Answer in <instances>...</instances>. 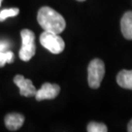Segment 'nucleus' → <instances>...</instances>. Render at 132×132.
<instances>
[{"instance_id": "nucleus-1", "label": "nucleus", "mask_w": 132, "mask_h": 132, "mask_svg": "<svg viewBox=\"0 0 132 132\" xmlns=\"http://www.w3.org/2000/svg\"><path fill=\"white\" fill-rule=\"evenodd\" d=\"M37 21L44 31L60 34L65 29L64 18L56 10L48 6L41 7L37 15Z\"/></svg>"}, {"instance_id": "nucleus-2", "label": "nucleus", "mask_w": 132, "mask_h": 132, "mask_svg": "<svg viewBox=\"0 0 132 132\" xmlns=\"http://www.w3.org/2000/svg\"><path fill=\"white\" fill-rule=\"evenodd\" d=\"M105 64L101 59H94L88 67V82L91 88L97 89L100 87L105 76Z\"/></svg>"}, {"instance_id": "nucleus-3", "label": "nucleus", "mask_w": 132, "mask_h": 132, "mask_svg": "<svg viewBox=\"0 0 132 132\" xmlns=\"http://www.w3.org/2000/svg\"><path fill=\"white\" fill-rule=\"evenodd\" d=\"M22 37V48L20 49L19 57L24 62H28L35 55V36L29 29L21 31Z\"/></svg>"}, {"instance_id": "nucleus-4", "label": "nucleus", "mask_w": 132, "mask_h": 132, "mask_svg": "<svg viewBox=\"0 0 132 132\" xmlns=\"http://www.w3.org/2000/svg\"><path fill=\"white\" fill-rule=\"evenodd\" d=\"M39 42L42 46L53 54H59L64 50V41L59 34L44 31L39 36Z\"/></svg>"}, {"instance_id": "nucleus-5", "label": "nucleus", "mask_w": 132, "mask_h": 132, "mask_svg": "<svg viewBox=\"0 0 132 132\" xmlns=\"http://www.w3.org/2000/svg\"><path fill=\"white\" fill-rule=\"evenodd\" d=\"M60 87L57 84H52L49 82L44 83L39 90L36 91L35 99L38 101L44 100H52L59 95Z\"/></svg>"}, {"instance_id": "nucleus-6", "label": "nucleus", "mask_w": 132, "mask_h": 132, "mask_svg": "<svg viewBox=\"0 0 132 132\" xmlns=\"http://www.w3.org/2000/svg\"><path fill=\"white\" fill-rule=\"evenodd\" d=\"M14 82L20 89L21 95L25 97H33L36 94V88L32 81L24 78L23 76L16 75L14 78Z\"/></svg>"}, {"instance_id": "nucleus-7", "label": "nucleus", "mask_w": 132, "mask_h": 132, "mask_svg": "<svg viewBox=\"0 0 132 132\" xmlns=\"http://www.w3.org/2000/svg\"><path fill=\"white\" fill-rule=\"evenodd\" d=\"M24 123V116L20 113H10L5 116L4 123L9 130H17Z\"/></svg>"}, {"instance_id": "nucleus-8", "label": "nucleus", "mask_w": 132, "mask_h": 132, "mask_svg": "<svg viewBox=\"0 0 132 132\" xmlns=\"http://www.w3.org/2000/svg\"><path fill=\"white\" fill-rule=\"evenodd\" d=\"M121 32L127 39H132V11L125 12L120 22Z\"/></svg>"}, {"instance_id": "nucleus-9", "label": "nucleus", "mask_w": 132, "mask_h": 132, "mask_svg": "<svg viewBox=\"0 0 132 132\" xmlns=\"http://www.w3.org/2000/svg\"><path fill=\"white\" fill-rule=\"evenodd\" d=\"M117 83L121 88L132 90V70H123L117 75Z\"/></svg>"}, {"instance_id": "nucleus-10", "label": "nucleus", "mask_w": 132, "mask_h": 132, "mask_svg": "<svg viewBox=\"0 0 132 132\" xmlns=\"http://www.w3.org/2000/svg\"><path fill=\"white\" fill-rule=\"evenodd\" d=\"M14 53L10 51L0 52V67H4L5 64H11L14 61Z\"/></svg>"}, {"instance_id": "nucleus-11", "label": "nucleus", "mask_w": 132, "mask_h": 132, "mask_svg": "<svg viewBox=\"0 0 132 132\" xmlns=\"http://www.w3.org/2000/svg\"><path fill=\"white\" fill-rule=\"evenodd\" d=\"M19 14V9L18 8H10V9H5L0 11V22H4L9 17L15 16Z\"/></svg>"}, {"instance_id": "nucleus-12", "label": "nucleus", "mask_w": 132, "mask_h": 132, "mask_svg": "<svg viewBox=\"0 0 132 132\" xmlns=\"http://www.w3.org/2000/svg\"><path fill=\"white\" fill-rule=\"evenodd\" d=\"M87 130L88 132H106L107 127L106 125L102 123L97 122H90L88 125Z\"/></svg>"}, {"instance_id": "nucleus-13", "label": "nucleus", "mask_w": 132, "mask_h": 132, "mask_svg": "<svg viewBox=\"0 0 132 132\" xmlns=\"http://www.w3.org/2000/svg\"><path fill=\"white\" fill-rule=\"evenodd\" d=\"M10 44L9 41L6 40H0V52H5L10 48Z\"/></svg>"}, {"instance_id": "nucleus-14", "label": "nucleus", "mask_w": 132, "mask_h": 132, "mask_svg": "<svg viewBox=\"0 0 132 132\" xmlns=\"http://www.w3.org/2000/svg\"><path fill=\"white\" fill-rule=\"evenodd\" d=\"M127 130L129 132H132V119L128 123V129H127Z\"/></svg>"}, {"instance_id": "nucleus-15", "label": "nucleus", "mask_w": 132, "mask_h": 132, "mask_svg": "<svg viewBox=\"0 0 132 132\" xmlns=\"http://www.w3.org/2000/svg\"><path fill=\"white\" fill-rule=\"evenodd\" d=\"M76 1H79V2H83V1H86V0H76Z\"/></svg>"}, {"instance_id": "nucleus-16", "label": "nucleus", "mask_w": 132, "mask_h": 132, "mask_svg": "<svg viewBox=\"0 0 132 132\" xmlns=\"http://www.w3.org/2000/svg\"><path fill=\"white\" fill-rule=\"evenodd\" d=\"M2 1H3V0H0V6H1V4H2Z\"/></svg>"}]
</instances>
